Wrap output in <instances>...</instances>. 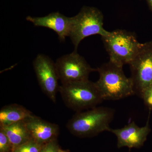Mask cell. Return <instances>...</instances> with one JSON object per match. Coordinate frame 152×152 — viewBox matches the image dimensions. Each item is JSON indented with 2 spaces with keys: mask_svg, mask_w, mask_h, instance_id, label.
Returning <instances> with one entry per match:
<instances>
[{
  "mask_svg": "<svg viewBox=\"0 0 152 152\" xmlns=\"http://www.w3.org/2000/svg\"><path fill=\"white\" fill-rule=\"evenodd\" d=\"M103 25V15L99 10L93 7H84L77 15L71 18L69 37L75 50L85 38L94 35L102 37L107 35L109 31L104 28Z\"/></svg>",
  "mask_w": 152,
  "mask_h": 152,
  "instance_id": "5b68a950",
  "label": "cell"
},
{
  "mask_svg": "<svg viewBox=\"0 0 152 152\" xmlns=\"http://www.w3.org/2000/svg\"><path fill=\"white\" fill-rule=\"evenodd\" d=\"M102 39L110 56V61L121 67L131 63L142 45L134 34L125 30L109 32Z\"/></svg>",
  "mask_w": 152,
  "mask_h": 152,
  "instance_id": "277c9868",
  "label": "cell"
},
{
  "mask_svg": "<svg viewBox=\"0 0 152 152\" xmlns=\"http://www.w3.org/2000/svg\"><path fill=\"white\" fill-rule=\"evenodd\" d=\"M32 139L41 144L57 139L60 133L58 125L34 115L25 120Z\"/></svg>",
  "mask_w": 152,
  "mask_h": 152,
  "instance_id": "30bf717a",
  "label": "cell"
},
{
  "mask_svg": "<svg viewBox=\"0 0 152 152\" xmlns=\"http://www.w3.org/2000/svg\"><path fill=\"white\" fill-rule=\"evenodd\" d=\"M151 131L149 119L145 126L140 127L134 121L130 123L121 129H110L109 132L117 138L118 148L126 147L129 149L140 148L143 146Z\"/></svg>",
  "mask_w": 152,
  "mask_h": 152,
  "instance_id": "9c48e42d",
  "label": "cell"
},
{
  "mask_svg": "<svg viewBox=\"0 0 152 152\" xmlns=\"http://www.w3.org/2000/svg\"><path fill=\"white\" fill-rule=\"evenodd\" d=\"M59 92L65 105L76 113L98 107L104 100L95 83L89 80L61 84Z\"/></svg>",
  "mask_w": 152,
  "mask_h": 152,
  "instance_id": "3957f363",
  "label": "cell"
},
{
  "mask_svg": "<svg viewBox=\"0 0 152 152\" xmlns=\"http://www.w3.org/2000/svg\"><path fill=\"white\" fill-rule=\"evenodd\" d=\"M34 115L29 110L18 104L4 106L0 110V127L25 121Z\"/></svg>",
  "mask_w": 152,
  "mask_h": 152,
  "instance_id": "7c38bea8",
  "label": "cell"
},
{
  "mask_svg": "<svg viewBox=\"0 0 152 152\" xmlns=\"http://www.w3.org/2000/svg\"><path fill=\"white\" fill-rule=\"evenodd\" d=\"M26 20L32 23L35 26L48 28L56 33L59 40L65 41L69 37L71 26V18L59 12H54L42 17L28 16Z\"/></svg>",
  "mask_w": 152,
  "mask_h": 152,
  "instance_id": "8fae6325",
  "label": "cell"
},
{
  "mask_svg": "<svg viewBox=\"0 0 152 152\" xmlns=\"http://www.w3.org/2000/svg\"><path fill=\"white\" fill-rule=\"evenodd\" d=\"M55 64L61 84L88 80L90 74L97 71L77 50L58 58Z\"/></svg>",
  "mask_w": 152,
  "mask_h": 152,
  "instance_id": "52a82bcc",
  "label": "cell"
},
{
  "mask_svg": "<svg viewBox=\"0 0 152 152\" xmlns=\"http://www.w3.org/2000/svg\"><path fill=\"white\" fill-rule=\"evenodd\" d=\"M141 98L147 107L150 111H152V83L144 91Z\"/></svg>",
  "mask_w": 152,
  "mask_h": 152,
  "instance_id": "2e32d148",
  "label": "cell"
},
{
  "mask_svg": "<svg viewBox=\"0 0 152 152\" xmlns=\"http://www.w3.org/2000/svg\"><path fill=\"white\" fill-rule=\"evenodd\" d=\"M0 129L8 137L14 148L32 139L25 121L0 127Z\"/></svg>",
  "mask_w": 152,
  "mask_h": 152,
  "instance_id": "4fadbf2b",
  "label": "cell"
},
{
  "mask_svg": "<svg viewBox=\"0 0 152 152\" xmlns=\"http://www.w3.org/2000/svg\"><path fill=\"white\" fill-rule=\"evenodd\" d=\"M129 65L135 94L141 98L144 91L152 83V40L142 44Z\"/></svg>",
  "mask_w": 152,
  "mask_h": 152,
  "instance_id": "8992f818",
  "label": "cell"
},
{
  "mask_svg": "<svg viewBox=\"0 0 152 152\" xmlns=\"http://www.w3.org/2000/svg\"><path fill=\"white\" fill-rule=\"evenodd\" d=\"M96 69L99 77L95 84L104 100H118L135 94L132 79L126 76L123 67L109 61Z\"/></svg>",
  "mask_w": 152,
  "mask_h": 152,
  "instance_id": "7a4b0ae2",
  "label": "cell"
},
{
  "mask_svg": "<svg viewBox=\"0 0 152 152\" xmlns=\"http://www.w3.org/2000/svg\"><path fill=\"white\" fill-rule=\"evenodd\" d=\"M13 148L8 137L0 129V152H12Z\"/></svg>",
  "mask_w": 152,
  "mask_h": 152,
  "instance_id": "9a60e30c",
  "label": "cell"
},
{
  "mask_svg": "<svg viewBox=\"0 0 152 152\" xmlns=\"http://www.w3.org/2000/svg\"><path fill=\"white\" fill-rule=\"evenodd\" d=\"M42 144L39 143L33 139L14 148L12 152H40Z\"/></svg>",
  "mask_w": 152,
  "mask_h": 152,
  "instance_id": "5bb4252c",
  "label": "cell"
},
{
  "mask_svg": "<svg viewBox=\"0 0 152 152\" xmlns=\"http://www.w3.org/2000/svg\"><path fill=\"white\" fill-rule=\"evenodd\" d=\"M58 152H69V151L62 150L60 148V149L59 150Z\"/></svg>",
  "mask_w": 152,
  "mask_h": 152,
  "instance_id": "d6986e66",
  "label": "cell"
},
{
  "mask_svg": "<svg viewBox=\"0 0 152 152\" xmlns=\"http://www.w3.org/2000/svg\"><path fill=\"white\" fill-rule=\"evenodd\" d=\"M115 113L114 109L104 107L77 112L68 122L66 128L76 137H94L103 132H109Z\"/></svg>",
  "mask_w": 152,
  "mask_h": 152,
  "instance_id": "6da1fadb",
  "label": "cell"
},
{
  "mask_svg": "<svg viewBox=\"0 0 152 152\" xmlns=\"http://www.w3.org/2000/svg\"><path fill=\"white\" fill-rule=\"evenodd\" d=\"M60 148L57 139L43 144L40 152H58Z\"/></svg>",
  "mask_w": 152,
  "mask_h": 152,
  "instance_id": "e0dca14e",
  "label": "cell"
},
{
  "mask_svg": "<svg viewBox=\"0 0 152 152\" xmlns=\"http://www.w3.org/2000/svg\"><path fill=\"white\" fill-rule=\"evenodd\" d=\"M33 67L41 89L53 102L56 103L60 86L56 64L48 56L40 54L33 61Z\"/></svg>",
  "mask_w": 152,
  "mask_h": 152,
  "instance_id": "ba28073f",
  "label": "cell"
},
{
  "mask_svg": "<svg viewBox=\"0 0 152 152\" xmlns=\"http://www.w3.org/2000/svg\"><path fill=\"white\" fill-rule=\"evenodd\" d=\"M150 10L152 12V0H146Z\"/></svg>",
  "mask_w": 152,
  "mask_h": 152,
  "instance_id": "ac0fdd59",
  "label": "cell"
}]
</instances>
